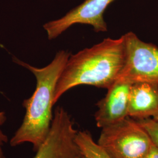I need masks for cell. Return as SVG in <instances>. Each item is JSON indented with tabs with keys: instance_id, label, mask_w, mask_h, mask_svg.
<instances>
[{
	"instance_id": "cell-1",
	"label": "cell",
	"mask_w": 158,
	"mask_h": 158,
	"mask_svg": "<svg viewBox=\"0 0 158 158\" xmlns=\"http://www.w3.org/2000/svg\"><path fill=\"white\" fill-rule=\"evenodd\" d=\"M125 57L124 35L118 39L106 38L91 48L70 54L57 83L54 105L66 92L80 85L107 90L118 78Z\"/></svg>"
},
{
	"instance_id": "cell-10",
	"label": "cell",
	"mask_w": 158,
	"mask_h": 158,
	"mask_svg": "<svg viewBox=\"0 0 158 158\" xmlns=\"http://www.w3.org/2000/svg\"><path fill=\"white\" fill-rule=\"evenodd\" d=\"M150 137L153 144L158 148V123L152 118L136 119Z\"/></svg>"
},
{
	"instance_id": "cell-6",
	"label": "cell",
	"mask_w": 158,
	"mask_h": 158,
	"mask_svg": "<svg viewBox=\"0 0 158 158\" xmlns=\"http://www.w3.org/2000/svg\"><path fill=\"white\" fill-rule=\"evenodd\" d=\"M114 0H85L64 16L45 23L43 26L49 40H55L75 24L90 25L97 32L108 30L104 14Z\"/></svg>"
},
{
	"instance_id": "cell-12",
	"label": "cell",
	"mask_w": 158,
	"mask_h": 158,
	"mask_svg": "<svg viewBox=\"0 0 158 158\" xmlns=\"http://www.w3.org/2000/svg\"><path fill=\"white\" fill-rule=\"evenodd\" d=\"M145 158H158V148L152 144V147Z\"/></svg>"
},
{
	"instance_id": "cell-2",
	"label": "cell",
	"mask_w": 158,
	"mask_h": 158,
	"mask_svg": "<svg viewBox=\"0 0 158 158\" xmlns=\"http://www.w3.org/2000/svg\"><path fill=\"white\" fill-rule=\"evenodd\" d=\"M70 55L68 51H59L48 65L41 68L13 58L14 62L34 74L36 85L32 96L23 102L26 113L22 124L11 139L12 147L28 142L37 151L45 140L53 118L52 108L57 83Z\"/></svg>"
},
{
	"instance_id": "cell-8",
	"label": "cell",
	"mask_w": 158,
	"mask_h": 158,
	"mask_svg": "<svg viewBox=\"0 0 158 158\" xmlns=\"http://www.w3.org/2000/svg\"><path fill=\"white\" fill-rule=\"evenodd\" d=\"M158 113V85L134 83L131 87L128 117L135 119L152 118Z\"/></svg>"
},
{
	"instance_id": "cell-5",
	"label": "cell",
	"mask_w": 158,
	"mask_h": 158,
	"mask_svg": "<svg viewBox=\"0 0 158 158\" xmlns=\"http://www.w3.org/2000/svg\"><path fill=\"white\" fill-rule=\"evenodd\" d=\"M77 133L69 113L63 107H57L49 132L34 158H81L76 142Z\"/></svg>"
},
{
	"instance_id": "cell-14",
	"label": "cell",
	"mask_w": 158,
	"mask_h": 158,
	"mask_svg": "<svg viewBox=\"0 0 158 158\" xmlns=\"http://www.w3.org/2000/svg\"><path fill=\"white\" fill-rule=\"evenodd\" d=\"M4 48V45L1 43H0V48Z\"/></svg>"
},
{
	"instance_id": "cell-4",
	"label": "cell",
	"mask_w": 158,
	"mask_h": 158,
	"mask_svg": "<svg viewBox=\"0 0 158 158\" xmlns=\"http://www.w3.org/2000/svg\"><path fill=\"white\" fill-rule=\"evenodd\" d=\"M124 35L126 57L118 79L158 85V47L142 41L132 32Z\"/></svg>"
},
{
	"instance_id": "cell-9",
	"label": "cell",
	"mask_w": 158,
	"mask_h": 158,
	"mask_svg": "<svg viewBox=\"0 0 158 158\" xmlns=\"http://www.w3.org/2000/svg\"><path fill=\"white\" fill-rule=\"evenodd\" d=\"M76 142L79 147L81 158H111L94 141L90 132L77 131Z\"/></svg>"
},
{
	"instance_id": "cell-7",
	"label": "cell",
	"mask_w": 158,
	"mask_h": 158,
	"mask_svg": "<svg viewBox=\"0 0 158 158\" xmlns=\"http://www.w3.org/2000/svg\"><path fill=\"white\" fill-rule=\"evenodd\" d=\"M132 85L128 81L118 79L108 89L106 95L97 104L94 118L98 127L102 128L128 117L129 96Z\"/></svg>"
},
{
	"instance_id": "cell-13",
	"label": "cell",
	"mask_w": 158,
	"mask_h": 158,
	"mask_svg": "<svg viewBox=\"0 0 158 158\" xmlns=\"http://www.w3.org/2000/svg\"><path fill=\"white\" fill-rule=\"evenodd\" d=\"M152 118L153 119H155L156 122H158V113L155 115V116H153L152 117Z\"/></svg>"
},
{
	"instance_id": "cell-15",
	"label": "cell",
	"mask_w": 158,
	"mask_h": 158,
	"mask_svg": "<svg viewBox=\"0 0 158 158\" xmlns=\"http://www.w3.org/2000/svg\"></svg>"
},
{
	"instance_id": "cell-11",
	"label": "cell",
	"mask_w": 158,
	"mask_h": 158,
	"mask_svg": "<svg viewBox=\"0 0 158 158\" xmlns=\"http://www.w3.org/2000/svg\"><path fill=\"white\" fill-rule=\"evenodd\" d=\"M6 113L0 111V158H6L3 151V146L8 142V138L2 130V127L6 123Z\"/></svg>"
},
{
	"instance_id": "cell-3",
	"label": "cell",
	"mask_w": 158,
	"mask_h": 158,
	"mask_svg": "<svg viewBox=\"0 0 158 158\" xmlns=\"http://www.w3.org/2000/svg\"><path fill=\"white\" fill-rule=\"evenodd\" d=\"M102 129L97 143L111 158H145L152 145L145 130L130 117Z\"/></svg>"
}]
</instances>
